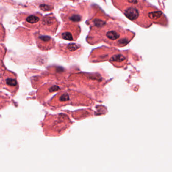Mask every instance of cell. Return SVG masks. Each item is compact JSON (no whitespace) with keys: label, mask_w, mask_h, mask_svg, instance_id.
<instances>
[{"label":"cell","mask_w":172,"mask_h":172,"mask_svg":"<svg viewBox=\"0 0 172 172\" xmlns=\"http://www.w3.org/2000/svg\"><path fill=\"white\" fill-rule=\"evenodd\" d=\"M127 1L129 3L136 4L137 3L138 0H127Z\"/></svg>","instance_id":"obj_18"},{"label":"cell","mask_w":172,"mask_h":172,"mask_svg":"<svg viewBox=\"0 0 172 172\" xmlns=\"http://www.w3.org/2000/svg\"><path fill=\"white\" fill-rule=\"evenodd\" d=\"M162 14L160 11H154L149 13V16L151 19L154 20H157V19L162 16Z\"/></svg>","instance_id":"obj_13"},{"label":"cell","mask_w":172,"mask_h":172,"mask_svg":"<svg viewBox=\"0 0 172 172\" xmlns=\"http://www.w3.org/2000/svg\"><path fill=\"white\" fill-rule=\"evenodd\" d=\"M9 97L0 95V109L9 104Z\"/></svg>","instance_id":"obj_11"},{"label":"cell","mask_w":172,"mask_h":172,"mask_svg":"<svg viewBox=\"0 0 172 172\" xmlns=\"http://www.w3.org/2000/svg\"><path fill=\"white\" fill-rule=\"evenodd\" d=\"M125 15L129 18L130 20H137L139 16V11L135 7H130L128 8L124 12Z\"/></svg>","instance_id":"obj_10"},{"label":"cell","mask_w":172,"mask_h":172,"mask_svg":"<svg viewBox=\"0 0 172 172\" xmlns=\"http://www.w3.org/2000/svg\"><path fill=\"white\" fill-rule=\"evenodd\" d=\"M40 9L43 11H49L50 10V7L46 5H41L40 6Z\"/></svg>","instance_id":"obj_17"},{"label":"cell","mask_w":172,"mask_h":172,"mask_svg":"<svg viewBox=\"0 0 172 172\" xmlns=\"http://www.w3.org/2000/svg\"><path fill=\"white\" fill-rule=\"evenodd\" d=\"M71 78H76V80H79V82L77 83L83 84L85 87H88L91 89H98L104 87L106 84V80L101 77V75L98 73L89 74L81 72L72 75L70 77Z\"/></svg>","instance_id":"obj_3"},{"label":"cell","mask_w":172,"mask_h":172,"mask_svg":"<svg viewBox=\"0 0 172 172\" xmlns=\"http://www.w3.org/2000/svg\"><path fill=\"white\" fill-rule=\"evenodd\" d=\"M41 15L40 14L29 15L25 19V25L30 28H37L41 22Z\"/></svg>","instance_id":"obj_9"},{"label":"cell","mask_w":172,"mask_h":172,"mask_svg":"<svg viewBox=\"0 0 172 172\" xmlns=\"http://www.w3.org/2000/svg\"><path fill=\"white\" fill-rule=\"evenodd\" d=\"M80 32V27L77 26L70 27L69 25H66L62 30L58 37L63 40L69 41H75L78 38Z\"/></svg>","instance_id":"obj_7"},{"label":"cell","mask_w":172,"mask_h":172,"mask_svg":"<svg viewBox=\"0 0 172 172\" xmlns=\"http://www.w3.org/2000/svg\"><path fill=\"white\" fill-rule=\"evenodd\" d=\"M5 66L4 65L3 63L2 62L1 60H0V74L5 71Z\"/></svg>","instance_id":"obj_16"},{"label":"cell","mask_w":172,"mask_h":172,"mask_svg":"<svg viewBox=\"0 0 172 172\" xmlns=\"http://www.w3.org/2000/svg\"><path fill=\"white\" fill-rule=\"evenodd\" d=\"M57 51L59 54L64 57H78L83 53V48L79 44L70 43L59 45Z\"/></svg>","instance_id":"obj_4"},{"label":"cell","mask_w":172,"mask_h":172,"mask_svg":"<svg viewBox=\"0 0 172 172\" xmlns=\"http://www.w3.org/2000/svg\"><path fill=\"white\" fill-rule=\"evenodd\" d=\"M6 37L5 30L1 23H0V42H2L5 41Z\"/></svg>","instance_id":"obj_14"},{"label":"cell","mask_w":172,"mask_h":172,"mask_svg":"<svg viewBox=\"0 0 172 172\" xmlns=\"http://www.w3.org/2000/svg\"><path fill=\"white\" fill-rule=\"evenodd\" d=\"M3 83L5 88L13 96H15L18 90L19 84L16 75L11 71L5 70L2 76Z\"/></svg>","instance_id":"obj_5"},{"label":"cell","mask_w":172,"mask_h":172,"mask_svg":"<svg viewBox=\"0 0 172 172\" xmlns=\"http://www.w3.org/2000/svg\"><path fill=\"white\" fill-rule=\"evenodd\" d=\"M36 40L37 46L41 51H48L53 48L55 45L54 40L49 36L38 35Z\"/></svg>","instance_id":"obj_8"},{"label":"cell","mask_w":172,"mask_h":172,"mask_svg":"<svg viewBox=\"0 0 172 172\" xmlns=\"http://www.w3.org/2000/svg\"><path fill=\"white\" fill-rule=\"evenodd\" d=\"M7 52L6 48L3 45L0 44V60L3 61L5 55Z\"/></svg>","instance_id":"obj_15"},{"label":"cell","mask_w":172,"mask_h":172,"mask_svg":"<svg viewBox=\"0 0 172 172\" xmlns=\"http://www.w3.org/2000/svg\"><path fill=\"white\" fill-rule=\"evenodd\" d=\"M69 104L87 106L93 104V101L91 98L84 94L74 91H67L58 93L49 102L50 106L56 108Z\"/></svg>","instance_id":"obj_1"},{"label":"cell","mask_w":172,"mask_h":172,"mask_svg":"<svg viewBox=\"0 0 172 172\" xmlns=\"http://www.w3.org/2000/svg\"><path fill=\"white\" fill-rule=\"evenodd\" d=\"M72 124L69 117L65 114L46 115L43 122L44 130L60 133L68 128Z\"/></svg>","instance_id":"obj_2"},{"label":"cell","mask_w":172,"mask_h":172,"mask_svg":"<svg viewBox=\"0 0 172 172\" xmlns=\"http://www.w3.org/2000/svg\"><path fill=\"white\" fill-rule=\"evenodd\" d=\"M40 26L43 33L54 35L58 28V21L54 16L46 15L41 20Z\"/></svg>","instance_id":"obj_6"},{"label":"cell","mask_w":172,"mask_h":172,"mask_svg":"<svg viewBox=\"0 0 172 172\" xmlns=\"http://www.w3.org/2000/svg\"><path fill=\"white\" fill-rule=\"evenodd\" d=\"M69 21L73 22H79L81 20V16L76 13H71L68 16V17L66 18Z\"/></svg>","instance_id":"obj_12"}]
</instances>
